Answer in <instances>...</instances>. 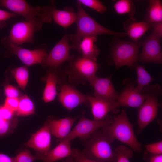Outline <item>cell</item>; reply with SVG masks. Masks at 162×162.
<instances>
[{
  "mask_svg": "<svg viewBox=\"0 0 162 162\" xmlns=\"http://www.w3.org/2000/svg\"><path fill=\"white\" fill-rule=\"evenodd\" d=\"M126 32L133 41L138 42L151 27L147 22H138L134 17L130 18L123 23Z\"/></svg>",
  "mask_w": 162,
  "mask_h": 162,
  "instance_id": "cell-23",
  "label": "cell"
},
{
  "mask_svg": "<svg viewBox=\"0 0 162 162\" xmlns=\"http://www.w3.org/2000/svg\"><path fill=\"white\" fill-rule=\"evenodd\" d=\"M161 38L153 31L142 41V50L139 55L137 62L162 64V52L160 43Z\"/></svg>",
  "mask_w": 162,
  "mask_h": 162,
  "instance_id": "cell-10",
  "label": "cell"
},
{
  "mask_svg": "<svg viewBox=\"0 0 162 162\" xmlns=\"http://www.w3.org/2000/svg\"><path fill=\"white\" fill-rule=\"evenodd\" d=\"M58 94L59 102L69 111L82 104L90 106L87 95L76 89L68 82L61 85Z\"/></svg>",
  "mask_w": 162,
  "mask_h": 162,
  "instance_id": "cell-14",
  "label": "cell"
},
{
  "mask_svg": "<svg viewBox=\"0 0 162 162\" xmlns=\"http://www.w3.org/2000/svg\"><path fill=\"white\" fill-rule=\"evenodd\" d=\"M19 104V98H6L4 106L14 112L16 111Z\"/></svg>",
  "mask_w": 162,
  "mask_h": 162,
  "instance_id": "cell-35",
  "label": "cell"
},
{
  "mask_svg": "<svg viewBox=\"0 0 162 162\" xmlns=\"http://www.w3.org/2000/svg\"><path fill=\"white\" fill-rule=\"evenodd\" d=\"M1 106H0V108H1Z\"/></svg>",
  "mask_w": 162,
  "mask_h": 162,
  "instance_id": "cell-45",
  "label": "cell"
},
{
  "mask_svg": "<svg viewBox=\"0 0 162 162\" xmlns=\"http://www.w3.org/2000/svg\"><path fill=\"white\" fill-rule=\"evenodd\" d=\"M5 95L8 98H18L20 95L19 90L15 87L7 85L4 88Z\"/></svg>",
  "mask_w": 162,
  "mask_h": 162,
  "instance_id": "cell-34",
  "label": "cell"
},
{
  "mask_svg": "<svg viewBox=\"0 0 162 162\" xmlns=\"http://www.w3.org/2000/svg\"><path fill=\"white\" fill-rule=\"evenodd\" d=\"M40 31L33 23L26 20L21 21L12 26L9 36L4 38L9 42L19 46L25 43L34 44V34Z\"/></svg>",
  "mask_w": 162,
  "mask_h": 162,
  "instance_id": "cell-12",
  "label": "cell"
},
{
  "mask_svg": "<svg viewBox=\"0 0 162 162\" xmlns=\"http://www.w3.org/2000/svg\"><path fill=\"white\" fill-rule=\"evenodd\" d=\"M76 2L101 14H104L107 10L106 7L99 0H78Z\"/></svg>",
  "mask_w": 162,
  "mask_h": 162,
  "instance_id": "cell-30",
  "label": "cell"
},
{
  "mask_svg": "<svg viewBox=\"0 0 162 162\" xmlns=\"http://www.w3.org/2000/svg\"><path fill=\"white\" fill-rule=\"evenodd\" d=\"M94 90L93 96L111 102H116L119 96L111 77L102 78L96 75L88 82Z\"/></svg>",
  "mask_w": 162,
  "mask_h": 162,
  "instance_id": "cell-15",
  "label": "cell"
},
{
  "mask_svg": "<svg viewBox=\"0 0 162 162\" xmlns=\"http://www.w3.org/2000/svg\"><path fill=\"white\" fill-rule=\"evenodd\" d=\"M64 69L71 85H85L96 74L100 66L96 62L82 56H72Z\"/></svg>",
  "mask_w": 162,
  "mask_h": 162,
  "instance_id": "cell-5",
  "label": "cell"
},
{
  "mask_svg": "<svg viewBox=\"0 0 162 162\" xmlns=\"http://www.w3.org/2000/svg\"><path fill=\"white\" fill-rule=\"evenodd\" d=\"M19 87L25 90L27 86L29 74L28 69L26 66H22L13 69L11 71Z\"/></svg>",
  "mask_w": 162,
  "mask_h": 162,
  "instance_id": "cell-28",
  "label": "cell"
},
{
  "mask_svg": "<svg viewBox=\"0 0 162 162\" xmlns=\"http://www.w3.org/2000/svg\"><path fill=\"white\" fill-rule=\"evenodd\" d=\"M114 141L106 132L98 129L85 141V148L82 151L88 158L96 161L116 162L115 153L111 147Z\"/></svg>",
  "mask_w": 162,
  "mask_h": 162,
  "instance_id": "cell-3",
  "label": "cell"
},
{
  "mask_svg": "<svg viewBox=\"0 0 162 162\" xmlns=\"http://www.w3.org/2000/svg\"><path fill=\"white\" fill-rule=\"evenodd\" d=\"M124 88L120 94L116 102L117 108L124 106L138 109L145 100L141 92L135 88L136 81L133 79L127 78L123 80Z\"/></svg>",
  "mask_w": 162,
  "mask_h": 162,
  "instance_id": "cell-13",
  "label": "cell"
},
{
  "mask_svg": "<svg viewBox=\"0 0 162 162\" xmlns=\"http://www.w3.org/2000/svg\"><path fill=\"white\" fill-rule=\"evenodd\" d=\"M141 93L145 100L138 108V135L157 117L161 105L162 87L158 84L149 85L143 88Z\"/></svg>",
  "mask_w": 162,
  "mask_h": 162,
  "instance_id": "cell-2",
  "label": "cell"
},
{
  "mask_svg": "<svg viewBox=\"0 0 162 162\" xmlns=\"http://www.w3.org/2000/svg\"><path fill=\"white\" fill-rule=\"evenodd\" d=\"M149 162H162V154H152L150 158Z\"/></svg>",
  "mask_w": 162,
  "mask_h": 162,
  "instance_id": "cell-41",
  "label": "cell"
},
{
  "mask_svg": "<svg viewBox=\"0 0 162 162\" xmlns=\"http://www.w3.org/2000/svg\"><path fill=\"white\" fill-rule=\"evenodd\" d=\"M34 106L33 102L26 95L19 98V104L16 111L17 116H25L34 113Z\"/></svg>",
  "mask_w": 162,
  "mask_h": 162,
  "instance_id": "cell-26",
  "label": "cell"
},
{
  "mask_svg": "<svg viewBox=\"0 0 162 162\" xmlns=\"http://www.w3.org/2000/svg\"><path fill=\"white\" fill-rule=\"evenodd\" d=\"M51 134L49 124L46 122L42 127L32 135L26 144L37 153L46 155L50 150Z\"/></svg>",
  "mask_w": 162,
  "mask_h": 162,
  "instance_id": "cell-17",
  "label": "cell"
},
{
  "mask_svg": "<svg viewBox=\"0 0 162 162\" xmlns=\"http://www.w3.org/2000/svg\"><path fill=\"white\" fill-rule=\"evenodd\" d=\"M93 119L101 121L105 118L110 112L115 111L117 108L116 102H111L89 95H87Z\"/></svg>",
  "mask_w": 162,
  "mask_h": 162,
  "instance_id": "cell-19",
  "label": "cell"
},
{
  "mask_svg": "<svg viewBox=\"0 0 162 162\" xmlns=\"http://www.w3.org/2000/svg\"><path fill=\"white\" fill-rule=\"evenodd\" d=\"M77 2V18L76 32L68 34L71 49L76 50L81 40L84 37L100 34L111 35L115 37H123L128 35L126 32H119L109 29L99 24L91 17L85 10L81 4Z\"/></svg>",
  "mask_w": 162,
  "mask_h": 162,
  "instance_id": "cell-1",
  "label": "cell"
},
{
  "mask_svg": "<svg viewBox=\"0 0 162 162\" xmlns=\"http://www.w3.org/2000/svg\"><path fill=\"white\" fill-rule=\"evenodd\" d=\"M75 162H101L92 159L77 148L72 149L70 156Z\"/></svg>",
  "mask_w": 162,
  "mask_h": 162,
  "instance_id": "cell-32",
  "label": "cell"
},
{
  "mask_svg": "<svg viewBox=\"0 0 162 162\" xmlns=\"http://www.w3.org/2000/svg\"><path fill=\"white\" fill-rule=\"evenodd\" d=\"M113 117L108 115L105 119L101 121H97L88 118L83 111L80 120L73 129L65 137L59 139L58 141L62 140H71L79 137L85 141L88 140L92 135L97 130L110 124L112 121Z\"/></svg>",
  "mask_w": 162,
  "mask_h": 162,
  "instance_id": "cell-8",
  "label": "cell"
},
{
  "mask_svg": "<svg viewBox=\"0 0 162 162\" xmlns=\"http://www.w3.org/2000/svg\"><path fill=\"white\" fill-rule=\"evenodd\" d=\"M153 29V31L159 36H162V22L154 23L150 24Z\"/></svg>",
  "mask_w": 162,
  "mask_h": 162,
  "instance_id": "cell-39",
  "label": "cell"
},
{
  "mask_svg": "<svg viewBox=\"0 0 162 162\" xmlns=\"http://www.w3.org/2000/svg\"><path fill=\"white\" fill-rule=\"evenodd\" d=\"M14 162H34L37 159L28 150L22 151L13 158Z\"/></svg>",
  "mask_w": 162,
  "mask_h": 162,
  "instance_id": "cell-31",
  "label": "cell"
},
{
  "mask_svg": "<svg viewBox=\"0 0 162 162\" xmlns=\"http://www.w3.org/2000/svg\"><path fill=\"white\" fill-rule=\"evenodd\" d=\"M17 15L14 13H11L0 9V22H4L11 18L16 16Z\"/></svg>",
  "mask_w": 162,
  "mask_h": 162,
  "instance_id": "cell-37",
  "label": "cell"
},
{
  "mask_svg": "<svg viewBox=\"0 0 162 162\" xmlns=\"http://www.w3.org/2000/svg\"><path fill=\"white\" fill-rule=\"evenodd\" d=\"M97 36L92 35L83 38L80 42L76 50L82 57L96 62L100 50L95 43Z\"/></svg>",
  "mask_w": 162,
  "mask_h": 162,
  "instance_id": "cell-22",
  "label": "cell"
},
{
  "mask_svg": "<svg viewBox=\"0 0 162 162\" xmlns=\"http://www.w3.org/2000/svg\"><path fill=\"white\" fill-rule=\"evenodd\" d=\"M114 151L116 154V162H130V159L133 156L131 149L121 145L116 147Z\"/></svg>",
  "mask_w": 162,
  "mask_h": 162,
  "instance_id": "cell-29",
  "label": "cell"
},
{
  "mask_svg": "<svg viewBox=\"0 0 162 162\" xmlns=\"http://www.w3.org/2000/svg\"><path fill=\"white\" fill-rule=\"evenodd\" d=\"M146 22L150 24L162 22V3L160 0H151L146 15Z\"/></svg>",
  "mask_w": 162,
  "mask_h": 162,
  "instance_id": "cell-24",
  "label": "cell"
},
{
  "mask_svg": "<svg viewBox=\"0 0 162 162\" xmlns=\"http://www.w3.org/2000/svg\"><path fill=\"white\" fill-rule=\"evenodd\" d=\"M70 46L68 34H65L48 53H47L41 64L49 68L60 67L67 62L72 56L70 53Z\"/></svg>",
  "mask_w": 162,
  "mask_h": 162,
  "instance_id": "cell-11",
  "label": "cell"
},
{
  "mask_svg": "<svg viewBox=\"0 0 162 162\" xmlns=\"http://www.w3.org/2000/svg\"><path fill=\"white\" fill-rule=\"evenodd\" d=\"M147 151L152 154H162V141L146 145L145 146Z\"/></svg>",
  "mask_w": 162,
  "mask_h": 162,
  "instance_id": "cell-33",
  "label": "cell"
},
{
  "mask_svg": "<svg viewBox=\"0 0 162 162\" xmlns=\"http://www.w3.org/2000/svg\"><path fill=\"white\" fill-rule=\"evenodd\" d=\"M79 117H68L59 119L49 118L46 122L49 124L51 134L59 139H61L70 133L72 127Z\"/></svg>",
  "mask_w": 162,
  "mask_h": 162,
  "instance_id": "cell-20",
  "label": "cell"
},
{
  "mask_svg": "<svg viewBox=\"0 0 162 162\" xmlns=\"http://www.w3.org/2000/svg\"><path fill=\"white\" fill-rule=\"evenodd\" d=\"M112 45L109 55L108 64L114 65L116 69L128 66L130 68L134 67L137 63L141 42L127 41L118 38Z\"/></svg>",
  "mask_w": 162,
  "mask_h": 162,
  "instance_id": "cell-6",
  "label": "cell"
},
{
  "mask_svg": "<svg viewBox=\"0 0 162 162\" xmlns=\"http://www.w3.org/2000/svg\"><path fill=\"white\" fill-rule=\"evenodd\" d=\"M0 6L23 16L26 21L33 23L40 30L44 23H50L52 21L44 12L43 7H33L25 0H1Z\"/></svg>",
  "mask_w": 162,
  "mask_h": 162,
  "instance_id": "cell-7",
  "label": "cell"
},
{
  "mask_svg": "<svg viewBox=\"0 0 162 162\" xmlns=\"http://www.w3.org/2000/svg\"><path fill=\"white\" fill-rule=\"evenodd\" d=\"M66 76L64 69H61L60 67L49 68L43 95L45 103L50 102L55 99L57 94V84L68 82Z\"/></svg>",
  "mask_w": 162,
  "mask_h": 162,
  "instance_id": "cell-16",
  "label": "cell"
},
{
  "mask_svg": "<svg viewBox=\"0 0 162 162\" xmlns=\"http://www.w3.org/2000/svg\"><path fill=\"white\" fill-rule=\"evenodd\" d=\"M10 127L9 120L4 119L0 123V136L5 134Z\"/></svg>",
  "mask_w": 162,
  "mask_h": 162,
  "instance_id": "cell-38",
  "label": "cell"
},
{
  "mask_svg": "<svg viewBox=\"0 0 162 162\" xmlns=\"http://www.w3.org/2000/svg\"><path fill=\"white\" fill-rule=\"evenodd\" d=\"M54 148L50 149L46 155L37 153L35 155L36 159L43 162H54L59 160L70 157L72 149L70 141L62 140Z\"/></svg>",
  "mask_w": 162,
  "mask_h": 162,
  "instance_id": "cell-21",
  "label": "cell"
},
{
  "mask_svg": "<svg viewBox=\"0 0 162 162\" xmlns=\"http://www.w3.org/2000/svg\"><path fill=\"white\" fill-rule=\"evenodd\" d=\"M137 76L136 89L141 92L145 87L149 86L150 82L154 80L144 67L137 63L134 66Z\"/></svg>",
  "mask_w": 162,
  "mask_h": 162,
  "instance_id": "cell-25",
  "label": "cell"
},
{
  "mask_svg": "<svg viewBox=\"0 0 162 162\" xmlns=\"http://www.w3.org/2000/svg\"><path fill=\"white\" fill-rule=\"evenodd\" d=\"M73 159L71 157H69L66 159V160L62 162H74Z\"/></svg>",
  "mask_w": 162,
  "mask_h": 162,
  "instance_id": "cell-43",
  "label": "cell"
},
{
  "mask_svg": "<svg viewBox=\"0 0 162 162\" xmlns=\"http://www.w3.org/2000/svg\"><path fill=\"white\" fill-rule=\"evenodd\" d=\"M45 12L52 20L59 25L67 28L74 22L77 18V13L71 7H66L63 10L56 7L54 1L50 5L43 7Z\"/></svg>",
  "mask_w": 162,
  "mask_h": 162,
  "instance_id": "cell-18",
  "label": "cell"
},
{
  "mask_svg": "<svg viewBox=\"0 0 162 162\" xmlns=\"http://www.w3.org/2000/svg\"><path fill=\"white\" fill-rule=\"evenodd\" d=\"M14 112L4 106L0 109V116L4 119L9 120L13 117Z\"/></svg>",
  "mask_w": 162,
  "mask_h": 162,
  "instance_id": "cell-36",
  "label": "cell"
},
{
  "mask_svg": "<svg viewBox=\"0 0 162 162\" xmlns=\"http://www.w3.org/2000/svg\"><path fill=\"white\" fill-rule=\"evenodd\" d=\"M2 42L6 50L10 54L15 55L27 66L41 64L47 52V45L45 44H40L36 48L30 50L12 44L4 38Z\"/></svg>",
  "mask_w": 162,
  "mask_h": 162,
  "instance_id": "cell-9",
  "label": "cell"
},
{
  "mask_svg": "<svg viewBox=\"0 0 162 162\" xmlns=\"http://www.w3.org/2000/svg\"><path fill=\"white\" fill-rule=\"evenodd\" d=\"M114 140H117L130 146L134 151L140 153L142 144L137 140L133 129V125L129 120L125 110L113 117L112 122L101 128Z\"/></svg>",
  "mask_w": 162,
  "mask_h": 162,
  "instance_id": "cell-4",
  "label": "cell"
},
{
  "mask_svg": "<svg viewBox=\"0 0 162 162\" xmlns=\"http://www.w3.org/2000/svg\"><path fill=\"white\" fill-rule=\"evenodd\" d=\"M7 26V24L5 21L0 22V29H2Z\"/></svg>",
  "mask_w": 162,
  "mask_h": 162,
  "instance_id": "cell-42",
  "label": "cell"
},
{
  "mask_svg": "<svg viewBox=\"0 0 162 162\" xmlns=\"http://www.w3.org/2000/svg\"><path fill=\"white\" fill-rule=\"evenodd\" d=\"M116 12L120 15L128 14L130 18L134 17L136 8L133 2L129 0H120L116 2L113 6Z\"/></svg>",
  "mask_w": 162,
  "mask_h": 162,
  "instance_id": "cell-27",
  "label": "cell"
},
{
  "mask_svg": "<svg viewBox=\"0 0 162 162\" xmlns=\"http://www.w3.org/2000/svg\"><path fill=\"white\" fill-rule=\"evenodd\" d=\"M4 119L0 116V123L2 122Z\"/></svg>",
  "mask_w": 162,
  "mask_h": 162,
  "instance_id": "cell-44",
  "label": "cell"
},
{
  "mask_svg": "<svg viewBox=\"0 0 162 162\" xmlns=\"http://www.w3.org/2000/svg\"><path fill=\"white\" fill-rule=\"evenodd\" d=\"M0 162H14L13 158L0 153Z\"/></svg>",
  "mask_w": 162,
  "mask_h": 162,
  "instance_id": "cell-40",
  "label": "cell"
}]
</instances>
